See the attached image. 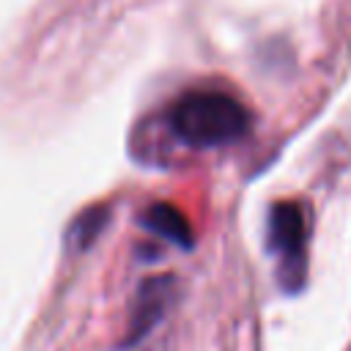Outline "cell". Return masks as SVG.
Segmentation results:
<instances>
[{"instance_id":"obj_2","label":"cell","mask_w":351,"mask_h":351,"mask_svg":"<svg viewBox=\"0 0 351 351\" xmlns=\"http://www.w3.org/2000/svg\"><path fill=\"white\" fill-rule=\"evenodd\" d=\"M269 250L277 258L282 288L296 291L307 271V211L296 200H280L269 208Z\"/></svg>"},{"instance_id":"obj_1","label":"cell","mask_w":351,"mask_h":351,"mask_svg":"<svg viewBox=\"0 0 351 351\" xmlns=\"http://www.w3.org/2000/svg\"><path fill=\"white\" fill-rule=\"evenodd\" d=\"M252 126L250 110L225 90H186L170 107V129L189 148H217L241 140Z\"/></svg>"},{"instance_id":"obj_3","label":"cell","mask_w":351,"mask_h":351,"mask_svg":"<svg viewBox=\"0 0 351 351\" xmlns=\"http://www.w3.org/2000/svg\"><path fill=\"white\" fill-rule=\"evenodd\" d=\"M143 222L159 233L162 239L173 241V244H181V247H189L192 244V230H189V222L184 219V214L178 208H173L170 203H151L143 214Z\"/></svg>"}]
</instances>
